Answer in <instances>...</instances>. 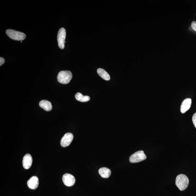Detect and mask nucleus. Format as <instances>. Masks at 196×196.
Here are the masks:
<instances>
[{
  "label": "nucleus",
  "instance_id": "obj_1",
  "mask_svg": "<svg viewBox=\"0 0 196 196\" xmlns=\"http://www.w3.org/2000/svg\"><path fill=\"white\" fill-rule=\"evenodd\" d=\"M189 182L188 178L183 174L178 175L175 180V184L181 191L185 190L188 187Z\"/></svg>",
  "mask_w": 196,
  "mask_h": 196
},
{
  "label": "nucleus",
  "instance_id": "obj_2",
  "mask_svg": "<svg viewBox=\"0 0 196 196\" xmlns=\"http://www.w3.org/2000/svg\"><path fill=\"white\" fill-rule=\"evenodd\" d=\"M72 75L71 72L68 70H64L59 72L57 79L59 83L62 84L69 83L72 79Z\"/></svg>",
  "mask_w": 196,
  "mask_h": 196
},
{
  "label": "nucleus",
  "instance_id": "obj_3",
  "mask_svg": "<svg viewBox=\"0 0 196 196\" xmlns=\"http://www.w3.org/2000/svg\"><path fill=\"white\" fill-rule=\"evenodd\" d=\"M7 35L11 39L17 41L24 40L26 37V34L20 32L8 29L6 31Z\"/></svg>",
  "mask_w": 196,
  "mask_h": 196
},
{
  "label": "nucleus",
  "instance_id": "obj_4",
  "mask_svg": "<svg viewBox=\"0 0 196 196\" xmlns=\"http://www.w3.org/2000/svg\"><path fill=\"white\" fill-rule=\"evenodd\" d=\"M147 157L144 152L140 150L132 155L129 158V161L132 163H136L144 161Z\"/></svg>",
  "mask_w": 196,
  "mask_h": 196
},
{
  "label": "nucleus",
  "instance_id": "obj_5",
  "mask_svg": "<svg viewBox=\"0 0 196 196\" xmlns=\"http://www.w3.org/2000/svg\"><path fill=\"white\" fill-rule=\"evenodd\" d=\"M66 36V30L65 28H61L59 29L58 34V46L61 49H63L65 47V39Z\"/></svg>",
  "mask_w": 196,
  "mask_h": 196
},
{
  "label": "nucleus",
  "instance_id": "obj_6",
  "mask_svg": "<svg viewBox=\"0 0 196 196\" xmlns=\"http://www.w3.org/2000/svg\"><path fill=\"white\" fill-rule=\"evenodd\" d=\"M74 138L73 134L70 133H66L61 138L60 144L63 147H66L69 146L71 143Z\"/></svg>",
  "mask_w": 196,
  "mask_h": 196
},
{
  "label": "nucleus",
  "instance_id": "obj_7",
  "mask_svg": "<svg viewBox=\"0 0 196 196\" xmlns=\"http://www.w3.org/2000/svg\"><path fill=\"white\" fill-rule=\"evenodd\" d=\"M63 181L66 186L70 187L73 186L76 180L75 177L70 174H65L63 175Z\"/></svg>",
  "mask_w": 196,
  "mask_h": 196
},
{
  "label": "nucleus",
  "instance_id": "obj_8",
  "mask_svg": "<svg viewBox=\"0 0 196 196\" xmlns=\"http://www.w3.org/2000/svg\"><path fill=\"white\" fill-rule=\"evenodd\" d=\"M33 163V158L30 154H27L24 156L23 160V165L26 169H28L31 167Z\"/></svg>",
  "mask_w": 196,
  "mask_h": 196
},
{
  "label": "nucleus",
  "instance_id": "obj_9",
  "mask_svg": "<svg viewBox=\"0 0 196 196\" xmlns=\"http://www.w3.org/2000/svg\"><path fill=\"white\" fill-rule=\"evenodd\" d=\"M27 184L28 187L31 189L34 190L37 188L39 184L38 178L36 176L32 177L27 181Z\"/></svg>",
  "mask_w": 196,
  "mask_h": 196
},
{
  "label": "nucleus",
  "instance_id": "obj_10",
  "mask_svg": "<svg viewBox=\"0 0 196 196\" xmlns=\"http://www.w3.org/2000/svg\"><path fill=\"white\" fill-rule=\"evenodd\" d=\"M192 101L190 98L184 100L182 102L181 106V113H184L188 111L190 108Z\"/></svg>",
  "mask_w": 196,
  "mask_h": 196
},
{
  "label": "nucleus",
  "instance_id": "obj_11",
  "mask_svg": "<svg viewBox=\"0 0 196 196\" xmlns=\"http://www.w3.org/2000/svg\"><path fill=\"white\" fill-rule=\"evenodd\" d=\"M39 106L45 111H51L52 105L51 102L46 100H43L39 102Z\"/></svg>",
  "mask_w": 196,
  "mask_h": 196
},
{
  "label": "nucleus",
  "instance_id": "obj_12",
  "mask_svg": "<svg viewBox=\"0 0 196 196\" xmlns=\"http://www.w3.org/2000/svg\"><path fill=\"white\" fill-rule=\"evenodd\" d=\"M99 174L103 178H108L111 174V171L109 168H102L99 170Z\"/></svg>",
  "mask_w": 196,
  "mask_h": 196
},
{
  "label": "nucleus",
  "instance_id": "obj_13",
  "mask_svg": "<svg viewBox=\"0 0 196 196\" xmlns=\"http://www.w3.org/2000/svg\"><path fill=\"white\" fill-rule=\"evenodd\" d=\"M97 73L102 78L106 81L110 80L111 77L110 75L105 70L102 68H99L97 70Z\"/></svg>",
  "mask_w": 196,
  "mask_h": 196
},
{
  "label": "nucleus",
  "instance_id": "obj_14",
  "mask_svg": "<svg viewBox=\"0 0 196 196\" xmlns=\"http://www.w3.org/2000/svg\"><path fill=\"white\" fill-rule=\"evenodd\" d=\"M75 98L77 101L81 102H86L89 101L90 97L87 95L84 96L80 93H77L75 95Z\"/></svg>",
  "mask_w": 196,
  "mask_h": 196
},
{
  "label": "nucleus",
  "instance_id": "obj_15",
  "mask_svg": "<svg viewBox=\"0 0 196 196\" xmlns=\"http://www.w3.org/2000/svg\"><path fill=\"white\" fill-rule=\"evenodd\" d=\"M192 121L193 125L196 129V113H195L193 116Z\"/></svg>",
  "mask_w": 196,
  "mask_h": 196
},
{
  "label": "nucleus",
  "instance_id": "obj_16",
  "mask_svg": "<svg viewBox=\"0 0 196 196\" xmlns=\"http://www.w3.org/2000/svg\"><path fill=\"white\" fill-rule=\"evenodd\" d=\"M191 26L193 30L196 32V22H193L191 23Z\"/></svg>",
  "mask_w": 196,
  "mask_h": 196
},
{
  "label": "nucleus",
  "instance_id": "obj_17",
  "mask_svg": "<svg viewBox=\"0 0 196 196\" xmlns=\"http://www.w3.org/2000/svg\"><path fill=\"white\" fill-rule=\"evenodd\" d=\"M4 62H5L4 59L3 58L1 57L0 58V66H1L3 64Z\"/></svg>",
  "mask_w": 196,
  "mask_h": 196
}]
</instances>
